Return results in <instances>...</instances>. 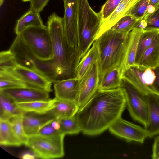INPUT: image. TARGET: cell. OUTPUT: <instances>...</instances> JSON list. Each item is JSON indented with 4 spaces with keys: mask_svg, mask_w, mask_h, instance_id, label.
I'll return each instance as SVG.
<instances>
[{
    "mask_svg": "<svg viewBox=\"0 0 159 159\" xmlns=\"http://www.w3.org/2000/svg\"><path fill=\"white\" fill-rule=\"evenodd\" d=\"M126 106L121 87L108 90L98 89L75 115L81 131L90 136L101 134L121 117Z\"/></svg>",
    "mask_w": 159,
    "mask_h": 159,
    "instance_id": "6da1fadb",
    "label": "cell"
},
{
    "mask_svg": "<svg viewBox=\"0 0 159 159\" xmlns=\"http://www.w3.org/2000/svg\"><path fill=\"white\" fill-rule=\"evenodd\" d=\"M47 25L52 41L53 59L57 68L58 80L75 76V61L65 39L63 18L53 13L48 17Z\"/></svg>",
    "mask_w": 159,
    "mask_h": 159,
    "instance_id": "7a4b0ae2",
    "label": "cell"
},
{
    "mask_svg": "<svg viewBox=\"0 0 159 159\" xmlns=\"http://www.w3.org/2000/svg\"><path fill=\"white\" fill-rule=\"evenodd\" d=\"M129 33L117 32L112 28L95 41L98 48L100 80L109 70L120 67L125 52Z\"/></svg>",
    "mask_w": 159,
    "mask_h": 159,
    "instance_id": "3957f363",
    "label": "cell"
},
{
    "mask_svg": "<svg viewBox=\"0 0 159 159\" xmlns=\"http://www.w3.org/2000/svg\"><path fill=\"white\" fill-rule=\"evenodd\" d=\"M10 50L17 64L34 70L45 76L52 83L58 80V74L53 58L44 60L36 56L17 35Z\"/></svg>",
    "mask_w": 159,
    "mask_h": 159,
    "instance_id": "277c9868",
    "label": "cell"
},
{
    "mask_svg": "<svg viewBox=\"0 0 159 159\" xmlns=\"http://www.w3.org/2000/svg\"><path fill=\"white\" fill-rule=\"evenodd\" d=\"M102 23L99 13L93 10L88 0H79L78 29L80 48L77 66L96 40Z\"/></svg>",
    "mask_w": 159,
    "mask_h": 159,
    "instance_id": "5b68a950",
    "label": "cell"
},
{
    "mask_svg": "<svg viewBox=\"0 0 159 159\" xmlns=\"http://www.w3.org/2000/svg\"><path fill=\"white\" fill-rule=\"evenodd\" d=\"M65 135L62 133L47 136L36 134L28 137L25 145L39 158H61L64 155V139Z\"/></svg>",
    "mask_w": 159,
    "mask_h": 159,
    "instance_id": "8992f818",
    "label": "cell"
},
{
    "mask_svg": "<svg viewBox=\"0 0 159 159\" xmlns=\"http://www.w3.org/2000/svg\"><path fill=\"white\" fill-rule=\"evenodd\" d=\"M19 35L38 58L44 60L53 58L52 41L46 26L29 27Z\"/></svg>",
    "mask_w": 159,
    "mask_h": 159,
    "instance_id": "52a82bcc",
    "label": "cell"
},
{
    "mask_svg": "<svg viewBox=\"0 0 159 159\" xmlns=\"http://www.w3.org/2000/svg\"><path fill=\"white\" fill-rule=\"evenodd\" d=\"M64 12L63 22L65 36L77 64L80 43L78 29L79 0H63Z\"/></svg>",
    "mask_w": 159,
    "mask_h": 159,
    "instance_id": "ba28073f",
    "label": "cell"
},
{
    "mask_svg": "<svg viewBox=\"0 0 159 159\" xmlns=\"http://www.w3.org/2000/svg\"><path fill=\"white\" fill-rule=\"evenodd\" d=\"M121 87L125 94L126 106L130 116L134 120L144 127L147 123L148 113L146 95L122 78Z\"/></svg>",
    "mask_w": 159,
    "mask_h": 159,
    "instance_id": "9c48e42d",
    "label": "cell"
},
{
    "mask_svg": "<svg viewBox=\"0 0 159 159\" xmlns=\"http://www.w3.org/2000/svg\"><path fill=\"white\" fill-rule=\"evenodd\" d=\"M100 82L98 61L93 64L79 79L77 103L79 109L91 98L98 89Z\"/></svg>",
    "mask_w": 159,
    "mask_h": 159,
    "instance_id": "30bf717a",
    "label": "cell"
},
{
    "mask_svg": "<svg viewBox=\"0 0 159 159\" xmlns=\"http://www.w3.org/2000/svg\"><path fill=\"white\" fill-rule=\"evenodd\" d=\"M108 129L113 134L128 142L143 143L145 139L149 137L144 127L126 121L121 117L117 120Z\"/></svg>",
    "mask_w": 159,
    "mask_h": 159,
    "instance_id": "8fae6325",
    "label": "cell"
},
{
    "mask_svg": "<svg viewBox=\"0 0 159 159\" xmlns=\"http://www.w3.org/2000/svg\"><path fill=\"white\" fill-rule=\"evenodd\" d=\"M0 90L11 98L16 103L48 101L51 99L49 96V92L33 87L15 88Z\"/></svg>",
    "mask_w": 159,
    "mask_h": 159,
    "instance_id": "7c38bea8",
    "label": "cell"
},
{
    "mask_svg": "<svg viewBox=\"0 0 159 159\" xmlns=\"http://www.w3.org/2000/svg\"><path fill=\"white\" fill-rule=\"evenodd\" d=\"M12 71L27 87L52 91V83L39 73L17 64Z\"/></svg>",
    "mask_w": 159,
    "mask_h": 159,
    "instance_id": "4fadbf2b",
    "label": "cell"
},
{
    "mask_svg": "<svg viewBox=\"0 0 159 159\" xmlns=\"http://www.w3.org/2000/svg\"><path fill=\"white\" fill-rule=\"evenodd\" d=\"M22 115L24 131L28 137L37 134L42 127L55 119L50 111L44 113L23 112Z\"/></svg>",
    "mask_w": 159,
    "mask_h": 159,
    "instance_id": "5bb4252c",
    "label": "cell"
},
{
    "mask_svg": "<svg viewBox=\"0 0 159 159\" xmlns=\"http://www.w3.org/2000/svg\"><path fill=\"white\" fill-rule=\"evenodd\" d=\"M79 79L76 76L57 80L54 83L55 98L58 100L77 102Z\"/></svg>",
    "mask_w": 159,
    "mask_h": 159,
    "instance_id": "9a60e30c",
    "label": "cell"
},
{
    "mask_svg": "<svg viewBox=\"0 0 159 159\" xmlns=\"http://www.w3.org/2000/svg\"><path fill=\"white\" fill-rule=\"evenodd\" d=\"M148 104L147 123L144 127L149 137L159 134V95L154 93L146 95Z\"/></svg>",
    "mask_w": 159,
    "mask_h": 159,
    "instance_id": "2e32d148",
    "label": "cell"
},
{
    "mask_svg": "<svg viewBox=\"0 0 159 159\" xmlns=\"http://www.w3.org/2000/svg\"><path fill=\"white\" fill-rule=\"evenodd\" d=\"M143 30L136 27L129 34L125 52L120 67L122 75L126 70L134 65L139 40Z\"/></svg>",
    "mask_w": 159,
    "mask_h": 159,
    "instance_id": "e0dca14e",
    "label": "cell"
},
{
    "mask_svg": "<svg viewBox=\"0 0 159 159\" xmlns=\"http://www.w3.org/2000/svg\"><path fill=\"white\" fill-rule=\"evenodd\" d=\"M145 69L139 66L134 65L124 73L122 78L126 80L145 95L155 93L152 88L145 84L143 80L142 74Z\"/></svg>",
    "mask_w": 159,
    "mask_h": 159,
    "instance_id": "ac0fdd59",
    "label": "cell"
},
{
    "mask_svg": "<svg viewBox=\"0 0 159 159\" xmlns=\"http://www.w3.org/2000/svg\"><path fill=\"white\" fill-rule=\"evenodd\" d=\"M138 0H122L112 14L106 20L102 22L96 39L105 31L111 28Z\"/></svg>",
    "mask_w": 159,
    "mask_h": 159,
    "instance_id": "d6986e66",
    "label": "cell"
},
{
    "mask_svg": "<svg viewBox=\"0 0 159 159\" xmlns=\"http://www.w3.org/2000/svg\"><path fill=\"white\" fill-rule=\"evenodd\" d=\"M159 63V33L142 55L138 65L154 69Z\"/></svg>",
    "mask_w": 159,
    "mask_h": 159,
    "instance_id": "ffe728a7",
    "label": "cell"
},
{
    "mask_svg": "<svg viewBox=\"0 0 159 159\" xmlns=\"http://www.w3.org/2000/svg\"><path fill=\"white\" fill-rule=\"evenodd\" d=\"M79 109L76 102L58 100L50 111L56 119L70 118L75 116Z\"/></svg>",
    "mask_w": 159,
    "mask_h": 159,
    "instance_id": "44dd1931",
    "label": "cell"
},
{
    "mask_svg": "<svg viewBox=\"0 0 159 159\" xmlns=\"http://www.w3.org/2000/svg\"><path fill=\"white\" fill-rule=\"evenodd\" d=\"M45 26L39 13L30 9L17 20L15 30L17 35H19L29 27Z\"/></svg>",
    "mask_w": 159,
    "mask_h": 159,
    "instance_id": "7402d4cb",
    "label": "cell"
},
{
    "mask_svg": "<svg viewBox=\"0 0 159 159\" xmlns=\"http://www.w3.org/2000/svg\"><path fill=\"white\" fill-rule=\"evenodd\" d=\"M98 48L95 41L76 67L75 71V76L80 79L93 64L98 61Z\"/></svg>",
    "mask_w": 159,
    "mask_h": 159,
    "instance_id": "603a6c76",
    "label": "cell"
},
{
    "mask_svg": "<svg viewBox=\"0 0 159 159\" xmlns=\"http://www.w3.org/2000/svg\"><path fill=\"white\" fill-rule=\"evenodd\" d=\"M22 113L14 100L0 90V119L9 120Z\"/></svg>",
    "mask_w": 159,
    "mask_h": 159,
    "instance_id": "cb8c5ba5",
    "label": "cell"
},
{
    "mask_svg": "<svg viewBox=\"0 0 159 159\" xmlns=\"http://www.w3.org/2000/svg\"><path fill=\"white\" fill-rule=\"evenodd\" d=\"M57 100L58 99L55 98L48 101L15 103L18 107L22 112H31L44 113L52 109Z\"/></svg>",
    "mask_w": 159,
    "mask_h": 159,
    "instance_id": "d4e9b609",
    "label": "cell"
},
{
    "mask_svg": "<svg viewBox=\"0 0 159 159\" xmlns=\"http://www.w3.org/2000/svg\"><path fill=\"white\" fill-rule=\"evenodd\" d=\"M122 76L119 67L109 70L100 79L98 89L108 90L120 87Z\"/></svg>",
    "mask_w": 159,
    "mask_h": 159,
    "instance_id": "484cf974",
    "label": "cell"
},
{
    "mask_svg": "<svg viewBox=\"0 0 159 159\" xmlns=\"http://www.w3.org/2000/svg\"><path fill=\"white\" fill-rule=\"evenodd\" d=\"M0 144L19 146L23 144L13 131L8 120L0 119Z\"/></svg>",
    "mask_w": 159,
    "mask_h": 159,
    "instance_id": "4316f807",
    "label": "cell"
},
{
    "mask_svg": "<svg viewBox=\"0 0 159 159\" xmlns=\"http://www.w3.org/2000/svg\"><path fill=\"white\" fill-rule=\"evenodd\" d=\"M159 33V30H143L139 40L134 65H138L143 53Z\"/></svg>",
    "mask_w": 159,
    "mask_h": 159,
    "instance_id": "83f0119b",
    "label": "cell"
},
{
    "mask_svg": "<svg viewBox=\"0 0 159 159\" xmlns=\"http://www.w3.org/2000/svg\"><path fill=\"white\" fill-rule=\"evenodd\" d=\"M27 87L13 71L0 70V90Z\"/></svg>",
    "mask_w": 159,
    "mask_h": 159,
    "instance_id": "f1b7e54d",
    "label": "cell"
},
{
    "mask_svg": "<svg viewBox=\"0 0 159 159\" xmlns=\"http://www.w3.org/2000/svg\"><path fill=\"white\" fill-rule=\"evenodd\" d=\"M136 27L144 31L159 30V6L152 13L145 16L139 21Z\"/></svg>",
    "mask_w": 159,
    "mask_h": 159,
    "instance_id": "f546056e",
    "label": "cell"
},
{
    "mask_svg": "<svg viewBox=\"0 0 159 159\" xmlns=\"http://www.w3.org/2000/svg\"><path fill=\"white\" fill-rule=\"evenodd\" d=\"M58 120L60 125L59 131L61 133L65 135L75 134L81 132L80 125L75 115L70 118Z\"/></svg>",
    "mask_w": 159,
    "mask_h": 159,
    "instance_id": "4dcf8cb0",
    "label": "cell"
},
{
    "mask_svg": "<svg viewBox=\"0 0 159 159\" xmlns=\"http://www.w3.org/2000/svg\"><path fill=\"white\" fill-rule=\"evenodd\" d=\"M139 20L130 15H125L121 17L111 28L116 31L127 33L136 27Z\"/></svg>",
    "mask_w": 159,
    "mask_h": 159,
    "instance_id": "1f68e13d",
    "label": "cell"
},
{
    "mask_svg": "<svg viewBox=\"0 0 159 159\" xmlns=\"http://www.w3.org/2000/svg\"><path fill=\"white\" fill-rule=\"evenodd\" d=\"M22 114L11 118L8 120L16 135L23 144L25 145L28 137L24 131Z\"/></svg>",
    "mask_w": 159,
    "mask_h": 159,
    "instance_id": "d6a6232c",
    "label": "cell"
},
{
    "mask_svg": "<svg viewBox=\"0 0 159 159\" xmlns=\"http://www.w3.org/2000/svg\"><path fill=\"white\" fill-rule=\"evenodd\" d=\"M17 65L13 54L9 49L0 53V70L12 71Z\"/></svg>",
    "mask_w": 159,
    "mask_h": 159,
    "instance_id": "836d02e7",
    "label": "cell"
},
{
    "mask_svg": "<svg viewBox=\"0 0 159 159\" xmlns=\"http://www.w3.org/2000/svg\"><path fill=\"white\" fill-rule=\"evenodd\" d=\"M149 1V0H138L125 15H131L140 21L145 15Z\"/></svg>",
    "mask_w": 159,
    "mask_h": 159,
    "instance_id": "e575fe53",
    "label": "cell"
},
{
    "mask_svg": "<svg viewBox=\"0 0 159 159\" xmlns=\"http://www.w3.org/2000/svg\"><path fill=\"white\" fill-rule=\"evenodd\" d=\"M121 1L107 0L102 5L99 12L102 22L106 20L112 14Z\"/></svg>",
    "mask_w": 159,
    "mask_h": 159,
    "instance_id": "d590c367",
    "label": "cell"
},
{
    "mask_svg": "<svg viewBox=\"0 0 159 159\" xmlns=\"http://www.w3.org/2000/svg\"><path fill=\"white\" fill-rule=\"evenodd\" d=\"M142 77L145 84L152 89V85L156 78L153 69L150 68H146L142 74Z\"/></svg>",
    "mask_w": 159,
    "mask_h": 159,
    "instance_id": "8d00e7d4",
    "label": "cell"
},
{
    "mask_svg": "<svg viewBox=\"0 0 159 159\" xmlns=\"http://www.w3.org/2000/svg\"><path fill=\"white\" fill-rule=\"evenodd\" d=\"M49 0H30V9L32 11L39 13L47 5Z\"/></svg>",
    "mask_w": 159,
    "mask_h": 159,
    "instance_id": "74e56055",
    "label": "cell"
},
{
    "mask_svg": "<svg viewBox=\"0 0 159 159\" xmlns=\"http://www.w3.org/2000/svg\"><path fill=\"white\" fill-rule=\"evenodd\" d=\"M52 122L42 127L39 130L37 134L42 136H47L61 133L59 131L55 129L52 126L51 124Z\"/></svg>",
    "mask_w": 159,
    "mask_h": 159,
    "instance_id": "f35d334b",
    "label": "cell"
},
{
    "mask_svg": "<svg viewBox=\"0 0 159 159\" xmlns=\"http://www.w3.org/2000/svg\"><path fill=\"white\" fill-rule=\"evenodd\" d=\"M151 157L153 159H159V134L154 138Z\"/></svg>",
    "mask_w": 159,
    "mask_h": 159,
    "instance_id": "ab89813d",
    "label": "cell"
},
{
    "mask_svg": "<svg viewBox=\"0 0 159 159\" xmlns=\"http://www.w3.org/2000/svg\"><path fill=\"white\" fill-rule=\"evenodd\" d=\"M153 69L156 78L152 85V88L155 93L159 95V66H157Z\"/></svg>",
    "mask_w": 159,
    "mask_h": 159,
    "instance_id": "60d3db41",
    "label": "cell"
},
{
    "mask_svg": "<svg viewBox=\"0 0 159 159\" xmlns=\"http://www.w3.org/2000/svg\"><path fill=\"white\" fill-rule=\"evenodd\" d=\"M159 6V0H149L145 16L152 13Z\"/></svg>",
    "mask_w": 159,
    "mask_h": 159,
    "instance_id": "b9f144b4",
    "label": "cell"
},
{
    "mask_svg": "<svg viewBox=\"0 0 159 159\" xmlns=\"http://www.w3.org/2000/svg\"><path fill=\"white\" fill-rule=\"evenodd\" d=\"M22 158L23 159H31L35 158V157H37L36 155L34 154H33L30 152H27L22 154Z\"/></svg>",
    "mask_w": 159,
    "mask_h": 159,
    "instance_id": "7bdbcfd3",
    "label": "cell"
},
{
    "mask_svg": "<svg viewBox=\"0 0 159 159\" xmlns=\"http://www.w3.org/2000/svg\"><path fill=\"white\" fill-rule=\"evenodd\" d=\"M4 0H0V6H1L3 4Z\"/></svg>",
    "mask_w": 159,
    "mask_h": 159,
    "instance_id": "ee69618b",
    "label": "cell"
},
{
    "mask_svg": "<svg viewBox=\"0 0 159 159\" xmlns=\"http://www.w3.org/2000/svg\"><path fill=\"white\" fill-rule=\"evenodd\" d=\"M24 2H26L27 1H30V0H22Z\"/></svg>",
    "mask_w": 159,
    "mask_h": 159,
    "instance_id": "f6af8a7d",
    "label": "cell"
},
{
    "mask_svg": "<svg viewBox=\"0 0 159 159\" xmlns=\"http://www.w3.org/2000/svg\"><path fill=\"white\" fill-rule=\"evenodd\" d=\"M158 66H159V64H158Z\"/></svg>",
    "mask_w": 159,
    "mask_h": 159,
    "instance_id": "bcb514c9",
    "label": "cell"
}]
</instances>
